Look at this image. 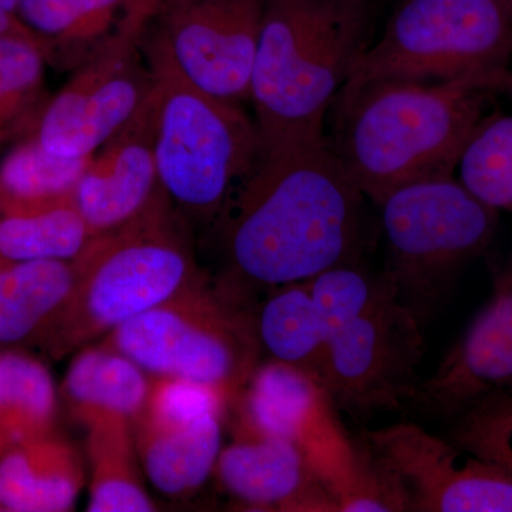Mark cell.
<instances>
[{
	"label": "cell",
	"instance_id": "cell-31",
	"mask_svg": "<svg viewBox=\"0 0 512 512\" xmlns=\"http://www.w3.org/2000/svg\"><path fill=\"white\" fill-rule=\"evenodd\" d=\"M19 5L20 0H0V36L26 37L36 42L32 33L20 22Z\"/></svg>",
	"mask_w": 512,
	"mask_h": 512
},
{
	"label": "cell",
	"instance_id": "cell-16",
	"mask_svg": "<svg viewBox=\"0 0 512 512\" xmlns=\"http://www.w3.org/2000/svg\"><path fill=\"white\" fill-rule=\"evenodd\" d=\"M215 473L228 494L251 507L335 511L301 448L239 420L234 440L221 448Z\"/></svg>",
	"mask_w": 512,
	"mask_h": 512
},
{
	"label": "cell",
	"instance_id": "cell-15",
	"mask_svg": "<svg viewBox=\"0 0 512 512\" xmlns=\"http://www.w3.org/2000/svg\"><path fill=\"white\" fill-rule=\"evenodd\" d=\"M154 119L151 89L144 106L93 154L80 178L74 204L92 237L127 224L161 191L154 154Z\"/></svg>",
	"mask_w": 512,
	"mask_h": 512
},
{
	"label": "cell",
	"instance_id": "cell-10",
	"mask_svg": "<svg viewBox=\"0 0 512 512\" xmlns=\"http://www.w3.org/2000/svg\"><path fill=\"white\" fill-rule=\"evenodd\" d=\"M156 8L143 2L50 97L36 131L46 150L90 157L140 111L153 89L143 35Z\"/></svg>",
	"mask_w": 512,
	"mask_h": 512
},
{
	"label": "cell",
	"instance_id": "cell-1",
	"mask_svg": "<svg viewBox=\"0 0 512 512\" xmlns=\"http://www.w3.org/2000/svg\"><path fill=\"white\" fill-rule=\"evenodd\" d=\"M363 208L365 195L328 136L264 151L210 228L224 261L218 282L247 302L252 289L356 264Z\"/></svg>",
	"mask_w": 512,
	"mask_h": 512
},
{
	"label": "cell",
	"instance_id": "cell-2",
	"mask_svg": "<svg viewBox=\"0 0 512 512\" xmlns=\"http://www.w3.org/2000/svg\"><path fill=\"white\" fill-rule=\"evenodd\" d=\"M507 74L447 82L379 80L340 92L332 104L330 146L377 205L404 185L453 175Z\"/></svg>",
	"mask_w": 512,
	"mask_h": 512
},
{
	"label": "cell",
	"instance_id": "cell-5",
	"mask_svg": "<svg viewBox=\"0 0 512 512\" xmlns=\"http://www.w3.org/2000/svg\"><path fill=\"white\" fill-rule=\"evenodd\" d=\"M143 50L154 82L158 181L191 228L210 229L261 161V134L238 104L192 86L144 40Z\"/></svg>",
	"mask_w": 512,
	"mask_h": 512
},
{
	"label": "cell",
	"instance_id": "cell-19",
	"mask_svg": "<svg viewBox=\"0 0 512 512\" xmlns=\"http://www.w3.org/2000/svg\"><path fill=\"white\" fill-rule=\"evenodd\" d=\"M150 390V375L127 356L106 346L79 350L62 384V396L82 426L123 421L134 426Z\"/></svg>",
	"mask_w": 512,
	"mask_h": 512
},
{
	"label": "cell",
	"instance_id": "cell-11",
	"mask_svg": "<svg viewBox=\"0 0 512 512\" xmlns=\"http://www.w3.org/2000/svg\"><path fill=\"white\" fill-rule=\"evenodd\" d=\"M357 440L403 511L512 512V477L453 440L414 423L365 431Z\"/></svg>",
	"mask_w": 512,
	"mask_h": 512
},
{
	"label": "cell",
	"instance_id": "cell-4",
	"mask_svg": "<svg viewBox=\"0 0 512 512\" xmlns=\"http://www.w3.org/2000/svg\"><path fill=\"white\" fill-rule=\"evenodd\" d=\"M73 264L72 293L39 342L55 357L106 338L204 275L192 228L163 188L136 218L90 239Z\"/></svg>",
	"mask_w": 512,
	"mask_h": 512
},
{
	"label": "cell",
	"instance_id": "cell-9",
	"mask_svg": "<svg viewBox=\"0 0 512 512\" xmlns=\"http://www.w3.org/2000/svg\"><path fill=\"white\" fill-rule=\"evenodd\" d=\"M424 352L420 319L390 286L366 311L330 333L316 375L336 412L366 419L412 403Z\"/></svg>",
	"mask_w": 512,
	"mask_h": 512
},
{
	"label": "cell",
	"instance_id": "cell-14",
	"mask_svg": "<svg viewBox=\"0 0 512 512\" xmlns=\"http://www.w3.org/2000/svg\"><path fill=\"white\" fill-rule=\"evenodd\" d=\"M512 393V276L463 339L420 382L412 403L433 417L454 419L493 397Z\"/></svg>",
	"mask_w": 512,
	"mask_h": 512
},
{
	"label": "cell",
	"instance_id": "cell-13",
	"mask_svg": "<svg viewBox=\"0 0 512 512\" xmlns=\"http://www.w3.org/2000/svg\"><path fill=\"white\" fill-rule=\"evenodd\" d=\"M234 403L239 421L301 448L326 491L355 468L356 441L346 436L325 387L311 370L274 359L258 363Z\"/></svg>",
	"mask_w": 512,
	"mask_h": 512
},
{
	"label": "cell",
	"instance_id": "cell-30",
	"mask_svg": "<svg viewBox=\"0 0 512 512\" xmlns=\"http://www.w3.org/2000/svg\"><path fill=\"white\" fill-rule=\"evenodd\" d=\"M458 419L451 440L512 477V393L485 400Z\"/></svg>",
	"mask_w": 512,
	"mask_h": 512
},
{
	"label": "cell",
	"instance_id": "cell-3",
	"mask_svg": "<svg viewBox=\"0 0 512 512\" xmlns=\"http://www.w3.org/2000/svg\"><path fill=\"white\" fill-rule=\"evenodd\" d=\"M367 8L265 0L249 93L264 151L326 136V113L369 46Z\"/></svg>",
	"mask_w": 512,
	"mask_h": 512
},
{
	"label": "cell",
	"instance_id": "cell-7",
	"mask_svg": "<svg viewBox=\"0 0 512 512\" xmlns=\"http://www.w3.org/2000/svg\"><path fill=\"white\" fill-rule=\"evenodd\" d=\"M511 56L508 0H400L340 92L379 80L447 82L507 73Z\"/></svg>",
	"mask_w": 512,
	"mask_h": 512
},
{
	"label": "cell",
	"instance_id": "cell-27",
	"mask_svg": "<svg viewBox=\"0 0 512 512\" xmlns=\"http://www.w3.org/2000/svg\"><path fill=\"white\" fill-rule=\"evenodd\" d=\"M92 238L74 201L28 214L0 215V261H73Z\"/></svg>",
	"mask_w": 512,
	"mask_h": 512
},
{
	"label": "cell",
	"instance_id": "cell-18",
	"mask_svg": "<svg viewBox=\"0 0 512 512\" xmlns=\"http://www.w3.org/2000/svg\"><path fill=\"white\" fill-rule=\"evenodd\" d=\"M86 474L77 448L56 433L0 454V511L73 510Z\"/></svg>",
	"mask_w": 512,
	"mask_h": 512
},
{
	"label": "cell",
	"instance_id": "cell-24",
	"mask_svg": "<svg viewBox=\"0 0 512 512\" xmlns=\"http://www.w3.org/2000/svg\"><path fill=\"white\" fill-rule=\"evenodd\" d=\"M87 433L92 466L87 511H156L141 474L133 424L109 421L89 427Z\"/></svg>",
	"mask_w": 512,
	"mask_h": 512
},
{
	"label": "cell",
	"instance_id": "cell-29",
	"mask_svg": "<svg viewBox=\"0 0 512 512\" xmlns=\"http://www.w3.org/2000/svg\"><path fill=\"white\" fill-rule=\"evenodd\" d=\"M390 286L393 284L383 272L373 274L359 262L333 266L309 279L313 302L328 338L330 333L366 311Z\"/></svg>",
	"mask_w": 512,
	"mask_h": 512
},
{
	"label": "cell",
	"instance_id": "cell-12",
	"mask_svg": "<svg viewBox=\"0 0 512 512\" xmlns=\"http://www.w3.org/2000/svg\"><path fill=\"white\" fill-rule=\"evenodd\" d=\"M265 0H160L143 40L192 86L249 100Z\"/></svg>",
	"mask_w": 512,
	"mask_h": 512
},
{
	"label": "cell",
	"instance_id": "cell-22",
	"mask_svg": "<svg viewBox=\"0 0 512 512\" xmlns=\"http://www.w3.org/2000/svg\"><path fill=\"white\" fill-rule=\"evenodd\" d=\"M90 157H63L36 136L13 146L0 161V215L28 214L74 201V190Z\"/></svg>",
	"mask_w": 512,
	"mask_h": 512
},
{
	"label": "cell",
	"instance_id": "cell-34",
	"mask_svg": "<svg viewBox=\"0 0 512 512\" xmlns=\"http://www.w3.org/2000/svg\"><path fill=\"white\" fill-rule=\"evenodd\" d=\"M154 2H156L157 6H158V3H160V0H154Z\"/></svg>",
	"mask_w": 512,
	"mask_h": 512
},
{
	"label": "cell",
	"instance_id": "cell-32",
	"mask_svg": "<svg viewBox=\"0 0 512 512\" xmlns=\"http://www.w3.org/2000/svg\"><path fill=\"white\" fill-rule=\"evenodd\" d=\"M332 2L349 3V5L369 6V3L372 2V0H332Z\"/></svg>",
	"mask_w": 512,
	"mask_h": 512
},
{
	"label": "cell",
	"instance_id": "cell-26",
	"mask_svg": "<svg viewBox=\"0 0 512 512\" xmlns=\"http://www.w3.org/2000/svg\"><path fill=\"white\" fill-rule=\"evenodd\" d=\"M46 63L33 40L0 36V147L35 136L50 100Z\"/></svg>",
	"mask_w": 512,
	"mask_h": 512
},
{
	"label": "cell",
	"instance_id": "cell-33",
	"mask_svg": "<svg viewBox=\"0 0 512 512\" xmlns=\"http://www.w3.org/2000/svg\"><path fill=\"white\" fill-rule=\"evenodd\" d=\"M504 90H507L512 97V73L510 72H508L507 77H505Z\"/></svg>",
	"mask_w": 512,
	"mask_h": 512
},
{
	"label": "cell",
	"instance_id": "cell-25",
	"mask_svg": "<svg viewBox=\"0 0 512 512\" xmlns=\"http://www.w3.org/2000/svg\"><path fill=\"white\" fill-rule=\"evenodd\" d=\"M255 323L261 350L271 359L316 375L328 332L313 302L309 281L272 289L255 313Z\"/></svg>",
	"mask_w": 512,
	"mask_h": 512
},
{
	"label": "cell",
	"instance_id": "cell-20",
	"mask_svg": "<svg viewBox=\"0 0 512 512\" xmlns=\"http://www.w3.org/2000/svg\"><path fill=\"white\" fill-rule=\"evenodd\" d=\"M151 0H20V22L35 37L46 62L74 72L140 3ZM154 5V3H153Z\"/></svg>",
	"mask_w": 512,
	"mask_h": 512
},
{
	"label": "cell",
	"instance_id": "cell-8",
	"mask_svg": "<svg viewBox=\"0 0 512 512\" xmlns=\"http://www.w3.org/2000/svg\"><path fill=\"white\" fill-rule=\"evenodd\" d=\"M379 207L387 252L383 274L423 322L458 268L490 244L497 211L453 175L397 188Z\"/></svg>",
	"mask_w": 512,
	"mask_h": 512
},
{
	"label": "cell",
	"instance_id": "cell-35",
	"mask_svg": "<svg viewBox=\"0 0 512 512\" xmlns=\"http://www.w3.org/2000/svg\"><path fill=\"white\" fill-rule=\"evenodd\" d=\"M508 3H510L511 8H512V0H508Z\"/></svg>",
	"mask_w": 512,
	"mask_h": 512
},
{
	"label": "cell",
	"instance_id": "cell-17",
	"mask_svg": "<svg viewBox=\"0 0 512 512\" xmlns=\"http://www.w3.org/2000/svg\"><path fill=\"white\" fill-rule=\"evenodd\" d=\"M224 416L210 413L177 420L138 416L134 423L138 460L156 490L181 498L207 483L221 453Z\"/></svg>",
	"mask_w": 512,
	"mask_h": 512
},
{
	"label": "cell",
	"instance_id": "cell-21",
	"mask_svg": "<svg viewBox=\"0 0 512 512\" xmlns=\"http://www.w3.org/2000/svg\"><path fill=\"white\" fill-rule=\"evenodd\" d=\"M74 279L73 261H0V345H39Z\"/></svg>",
	"mask_w": 512,
	"mask_h": 512
},
{
	"label": "cell",
	"instance_id": "cell-23",
	"mask_svg": "<svg viewBox=\"0 0 512 512\" xmlns=\"http://www.w3.org/2000/svg\"><path fill=\"white\" fill-rule=\"evenodd\" d=\"M57 392L47 367L18 350L0 352V454L56 433Z\"/></svg>",
	"mask_w": 512,
	"mask_h": 512
},
{
	"label": "cell",
	"instance_id": "cell-6",
	"mask_svg": "<svg viewBox=\"0 0 512 512\" xmlns=\"http://www.w3.org/2000/svg\"><path fill=\"white\" fill-rule=\"evenodd\" d=\"M247 305L204 274L99 343L150 376L208 384L235 402L262 352L255 313Z\"/></svg>",
	"mask_w": 512,
	"mask_h": 512
},
{
	"label": "cell",
	"instance_id": "cell-28",
	"mask_svg": "<svg viewBox=\"0 0 512 512\" xmlns=\"http://www.w3.org/2000/svg\"><path fill=\"white\" fill-rule=\"evenodd\" d=\"M460 181L495 211L512 212V116L488 114L457 164Z\"/></svg>",
	"mask_w": 512,
	"mask_h": 512
}]
</instances>
